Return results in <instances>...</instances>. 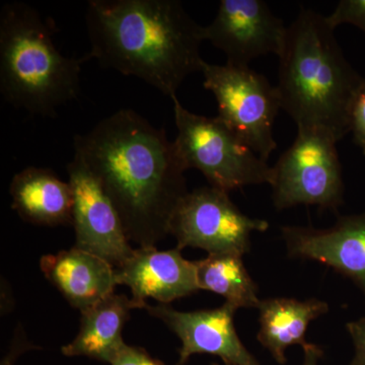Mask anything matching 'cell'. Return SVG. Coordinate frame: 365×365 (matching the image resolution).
<instances>
[{
    "mask_svg": "<svg viewBox=\"0 0 365 365\" xmlns=\"http://www.w3.org/2000/svg\"><path fill=\"white\" fill-rule=\"evenodd\" d=\"M74 155L116 208L129 241L155 247L187 194V169L174 141L133 110L122 109L74 136Z\"/></svg>",
    "mask_w": 365,
    "mask_h": 365,
    "instance_id": "6da1fadb",
    "label": "cell"
},
{
    "mask_svg": "<svg viewBox=\"0 0 365 365\" xmlns=\"http://www.w3.org/2000/svg\"><path fill=\"white\" fill-rule=\"evenodd\" d=\"M86 25L91 43L86 61L97 59L170 98L205 62L204 26L178 0H90Z\"/></svg>",
    "mask_w": 365,
    "mask_h": 365,
    "instance_id": "7a4b0ae2",
    "label": "cell"
},
{
    "mask_svg": "<svg viewBox=\"0 0 365 365\" xmlns=\"http://www.w3.org/2000/svg\"><path fill=\"white\" fill-rule=\"evenodd\" d=\"M327 16L302 9L287 28L276 86L281 110L297 128L319 129L338 143L350 133L364 78L345 58Z\"/></svg>",
    "mask_w": 365,
    "mask_h": 365,
    "instance_id": "3957f363",
    "label": "cell"
},
{
    "mask_svg": "<svg viewBox=\"0 0 365 365\" xmlns=\"http://www.w3.org/2000/svg\"><path fill=\"white\" fill-rule=\"evenodd\" d=\"M54 24L20 1L0 13V91L9 104L54 117L81 93L83 57L64 56L54 43Z\"/></svg>",
    "mask_w": 365,
    "mask_h": 365,
    "instance_id": "277c9868",
    "label": "cell"
},
{
    "mask_svg": "<svg viewBox=\"0 0 365 365\" xmlns=\"http://www.w3.org/2000/svg\"><path fill=\"white\" fill-rule=\"evenodd\" d=\"M172 101L178 129L174 143L187 170H198L209 186L227 193L251 185L270 184L272 167L220 118L190 112L177 96Z\"/></svg>",
    "mask_w": 365,
    "mask_h": 365,
    "instance_id": "5b68a950",
    "label": "cell"
},
{
    "mask_svg": "<svg viewBox=\"0 0 365 365\" xmlns=\"http://www.w3.org/2000/svg\"><path fill=\"white\" fill-rule=\"evenodd\" d=\"M337 139L319 129L297 128L294 143L272 167L270 186L277 210L314 205L337 210L344 201Z\"/></svg>",
    "mask_w": 365,
    "mask_h": 365,
    "instance_id": "8992f818",
    "label": "cell"
},
{
    "mask_svg": "<svg viewBox=\"0 0 365 365\" xmlns=\"http://www.w3.org/2000/svg\"><path fill=\"white\" fill-rule=\"evenodd\" d=\"M203 86L218 105V118L250 148L268 162L277 148L273 128L281 110L276 86L250 67L204 62Z\"/></svg>",
    "mask_w": 365,
    "mask_h": 365,
    "instance_id": "52a82bcc",
    "label": "cell"
},
{
    "mask_svg": "<svg viewBox=\"0 0 365 365\" xmlns=\"http://www.w3.org/2000/svg\"><path fill=\"white\" fill-rule=\"evenodd\" d=\"M267 220L244 215L230 200L227 192L205 186L189 192L170 223V235L177 240V248L204 250L208 255L237 254L251 250L254 232H266Z\"/></svg>",
    "mask_w": 365,
    "mask_h": 365,
    "instance_id": "ba28073f",
    "label": "cell"
},
{
    "mask_svg": "<svg viewBox=\"0 0 365 365\" xmlns=\"http://www.w3.org/2000/svg\"><path fill=\"white\" fill-rule=\"evenodd\" d=\"M204 34L205 41L225 53L228 66L250 67L259 57L280 56L287 28L263 0H222Z\"/></svg>",
    "mask_w": 365,
    "mask_h": 365,
    "instance_id": "9c48e42d",
    "label": "cell"
},
{
    "mask_svg": "<svg viewBox=\"0 0 365 365\" xmlns=\"http://www.w3.org/2000/svg\"><path fill=\"white\" fill-rule=\"evenodd\" d=\"M74 197L76 248L90 252L119 268L133 254L116 208L81 158L67 165Z\"/></svg>",
    "mask_w": 365,
    "mask_h": 365,
    "instance_id": "30bf717a",
    "label": "cell"
},
{
    "mask_svg": "<svg viewBox=\"0 0 365 365\" xmlns=\"http://www.w3.org/2000/svg\"><path fill=\"white\" fill-rule=\"evenodd\" d=\"M181 340L178 365H185L195 354H211L225 364L260 365L242 344L235 327L237 309L225 302L222 307L195 312H180L167 304L145 307Z\"/></svg>",
    "mask_w": 365,
    "mask_h": 365,
    "instance_id": "8fae6325",
    "label": "cell"
},
{
    "mask_svg": "<svg viewBox=\"0 0 365 365\" xmlns=\"http://www.w3.org/2000/svg\"><path fill=\"white\" fill-rule=\"evenodd\" d=\"M288 256L324 264L352 280L365 297V213L342 216L330 228L282 227Z\"/></svg>",
    "mask_w": 365,
    "mask_h": 365,
    "instance_id": "7c38bea8",
    "label": "cell"
},
{
    "mask_svg": "<svg viewBox=\"0 0 365 365\" xmlns=\"http://www.w3.org/2000/svg\"><path fill=\"white\" fill-rule=\"evenodd\" d=\"M115 272L117 284L130 288L136 309H145L148 299L167 304L199 290L195 262L186 260L177 247L169 251H158L155 247L134 249Z\"/></svg>",
    "mask_w": 365,
    "mask_h": 365,
    "instance_id": "4fadbf2b",
    "label": "cell"
},
{
    "mask_svg": "<svg viewBox=\"0 0 365 365\" xmlns=\"http://www.w3.org/2000/svg\"><path fill=\"white\" fill-rule=\"evenodd\" d=\"M40 268L71 307L83 313L114 294L116 272L97 255L73 248L41 258Z\"/></svg>",
    "mask_w": 365,
    "mask_h": 365,
    "instance_id": "5bb4252c",
    "label": "cell"
},
{
    "mask_svg": "<svg viewBox=\"0 0 365 365\" xmlns=\"http://www.w3.org/2000/svg\"><path fill=\"white\" fill-rule=\"evenodd\" d=\"M13 208L26 222L44 227L73 225L74 197L71 182L50 169L29 167L11 181Z\"/></svg>",
    "mask_w": 365,
    "mask_h": 365,
    "instance_id": "9a60e30c",
    "label": "cell"
},
{
    "mask_svg": "<svg viewBox=\"0 0 365 365\" xmlns=\"http://www.w3.org/2000/svg\"><path fill=\"white\" fill-rule=\"evenodd\" d=\"M133 302L124 294H113L81 313L78 336L61 348L64 356H85L111 364L126 345L122 337Z\"/></svg>",
    "mask_w": 365,
    "mask_h": 365,
    "instance_id": "2e32d148",
    "label": "cell"
},
{
    "mask_svg": "<svg viewBox=\"0 0 365 365\" xmlns=\"http://www.w3.org/2000/svg\"><path fill=\"white\" fill-rule=\"evenodd\" d=\"M259 309V329L257 339L271 353L279 364L287 362L285 350L290 346L306 347V334L309 324L328 313L330 307L323 300L311 299H261Z\"/></svg>",
    "mask_w": 365,
    "mask_h": 365,
    "instance_id": "e0dca14e",
    "label": "cell"
},
{
    "mask_svg": "<svg viewBox=\"0 0 365 365\" xmlns=\"http://www.w3.org/2000/svg\"><path fill=\"white\" fill-rule=\"evenodd\" d=\"M195 265L199 290L222 295L237 309H258L261 302L258 285L247 270L241 255H208L207 258L196 261Z\"/></svg>",
    "mask_w": 365,
    "mask_h": 365,
    "instance_id": "ac0fdd59",
    "label": "cell"
},
{
    "mask_svg": "<svg viewBox=\"0 0 365 365\" xmlns=\"http://www.w3.org/2000/svg\"><path fill=\"white\" fill-rule=\"evenodd\" d=\"M327 21L334 30L349 24L365 33V0H341L333 13L327 16Z\"/></svg>",
    "mask_w": 365,
    "mask_h": 365,
    "instance_id": "d6986e66",
    "label": "cell"
},
{
    "mask_svg": "<svg viewBox=\"0 0 365 365\" xmlns=\"http://www.w3.org/2000/svg\"><path fill=\"white\" fill-rule=\"evenodd\" d=\"M350 133H352L354 143L365 155V78L353 103Z\"/></svg>",
    "mask_w": 365,
    "mask_h": 365,
    "instance_id": "ffe728a7",
    "label": "cell"
},
{
    "mask_svg": "<svg viewBox=\"0 0 365 365\" xmlns=\"http://www.w3.org/2000/svg\"><path fill=\"white\" fill-rule=\"evenodd\" d=\"M111 365H165L160 360L151 357L143 348L125 345L118 353Z\"/></svg>",
    "mask_w": 365,
    "mask_h": 365,
    "instance_id": "44dd1931",
    "label": "cell"
},
{
    "mask_svg": "<svg viewBox=\"0 0 365 365\" xmlns=\"http://www.w3.org/2000/svg\"><path fill=\"white\" fill-rule=\"evenodd\" d=\"M346 328L351 336L355 348L351 365H365V316L359 321L350 322Z\"/></svg>",
    "mask_w": 365,
    "mask_h": 365,
    "instance_id": "7402d4cb",
    "label": "cell"
},
{
    "mask_svg": "<svg viewBox=\"0 0 365 365\" xmlns=\"http://www.w3.org/2000/svg\"><path fill=\"white\" fill-rule=\"evenodd\" d=\"M36 346L31 344L26 339V336L24 335L23 331L18 329L16 337H14V347H11V351L6 355V359L2 361L1 365H14V360L16 356L21 353L26 351V350L36 349Z\"/></svg>",
    "mask_w": 365,
    "mask_h": 365,
    "instance_id": "603a6c76",
    "label": "cell"
},
{
    "mask_svg": "<svg viewBox=\"0 0 365 365\" xmlns=\"http://www.w3.org/2000/svg\"><path fill=\"white\" fill-rule=\"evenodd\" d=\"M304 352V365H318V360L323 356V350L318 345L309 343L302 348Z\"/></svg>",
    "mask_w": 365,
    "mask_h": 365,
    "instance_id": "cb8c5ba5",
    "label": "cell"
},
{
    "mask_svg": "<svg viewBox=\"0 0 365 365\" xmlns=\"http://www.w3.org/2000/svg\"><path fill=\"white\" fill-rule=\"evenodd\" d=\"M225 365H230V364H225Z\"/></svg>",
    "mask_w": 365,
    "mask_h": 365,
    "instance_id": "d4e9b609",
    "label": "cell"
}]
</instances>
